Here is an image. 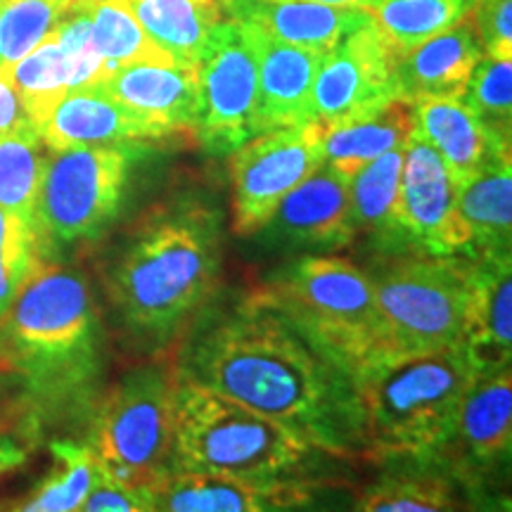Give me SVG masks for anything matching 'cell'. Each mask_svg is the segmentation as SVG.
I'll return each instance as SVG.
<instances>
[{
	"label": "cell",
	"instance_id": "8992f818",
	"mask_svg": "<svg viewBox=\"0 0 512 512\" xmlns=\"http://www.w3.org/2000/svg\"><path fill=\"white\" fill-rule=\"evenodd\" d=\"M316 446L245 403L176 377L174 467L252 482H278L302 467Z\"/></svg>",
	"mask_w": 512,
	"mask_h": 512
},
{
	"label": "cell",
	"instance_id": "ffe728a7",
	"mask_svg": "<svg viewBox=\"0 0 512 512\" xmlns=\"http://www.w3.org/2000/svg\"><path fill=\"white\" fill-rule=\"evenodd\" d=\"M463 349L477 373L510 368L512 358V259L470 256Z\"/></svg>",
	"mask_w": 512,
	"mask_h": 512
},
{
	"label": "cell",
	"instance_id": "7a4b0ae2",
	"mask_svg": "<svg viewBox=\"0 0 512 512\" xmlns=\"http://www.w3.org/2000/svg\"><path fill=\"white\" fill-rule=\"evenodd\" d=\"M221 273V216L197 200L152 209L107 275L124 325L166 342L216 290Z\"/></svg>",
	"mask_w": 512,
	"mask_h": 512
},
{
	"label": "cell",
	"instance_id": "52a82bcc",
	"mask_svg": "<svg viewBox=\"0 0 512 512\" xmlns=\"http://www.w3.org/2000/svg\"><path fill=\"white\" fill-rule=\"evenodd\" d=\"M470 273L472 259L415 252L370 275L384 358L463 347Z\"/></svg>",
	"mask_w": 512,
	"mask_h": 512
},
{
	"label": "cell",
	"instance_id": "4fadbf2b",
	"mask_svg": "<svg viewBox=\"0 0 512 512\" xmlns=\"http://www.w3.org/2000/svg\"><path fill=\"white\" fill-rule=\"evenodd\" d=\"M399 221L408 247L425 254H467L470 233L458 209V185L437 150L411 133L403 145Z\"/></svg>",
	"mask_w": 512,
	"mask_h": 512
},
{
	"label": "cell",
	"instance_id": "e575fe53",
	"mask_svg": "<svg viewBox=\"0 0 512 512\" xmlns=\"http://www.w3.org/2000/svg\"><path fill=\"white\" fill-rule=\"evenodd\" d=\"M453 486L437 475H399L370 486L356 510L366 512H437L456 510Z\"/></svg>",
	"mask_w": 512,
	"mask_h": 512
},
{
	"label": "cell",
	"instance_id": "d590c367",
	"mask_svg": "<svg viewBox=\"0 0 512 512\" xmlns=\"http://www.w3.org/2000/svg\"><path fill=\"white\" fill-rule=\"evenodd\" d=\"M41 254L36 230L10 211L0 209V318L43 264Z\"/></svg>",
	"mask_w": 512,
	"mask_h": 512
},
{
	"label": "cell",
	"instance_id": "e0dca14e",
	"mask_svg": "<svg viewBox=\"0 0 512 512\" xmlns=\"http://www.w3.org/2000/svg\"><path fill=\"white\" fill-rule=\"evenodd\" d=\"M304 484L252 482V479L214 475V472L171 470L152 486L155 510L169 512H264L287 510L309 501Z\"/></svg>",
	"mask_w": 512,
	"mask_h": 512
},
{
	"label": "cell",
	"instance_id": "ac0fdd59",
	"mask_svg": "<svg viewBox=\"0 0 512 512\" xmlns=\"http://www.w3.org/2000/svg\"><path fill=\"white\" fill-rule=\"evenodd\" d=\"M36 131L41 133L48 150L100 145L133 147L145 140H162L155 128L128 112L100 83H88L64 93Z\"/></svg>",
	"mask_w": 512,
	"mask_h": 512
},
{
	"label": "cell",
	"instance_id": "1f68e13d",
	"mask_svg": "<svg viewBox=\"0 0 512 512\" xmlns=\"http://www.w3.org/2000/svg\"><path fill=\"white\" fill-rule=\"evenodd\" d=\"M86 5L91 15L95 50L105 62V76L131 62L176 64L150 41L138 19L128 10L126 0H86Z\"/></svg>",
	"mask_w": 512,
	"mask_h": 512
},
{
	"label": "cell",
	"instance_id": "ab89813d",
	"mask_svg": "<svg viewBox=\"0 0 512 512\" xmlns=\"http://www.w3.org/2000/svg\"><path fill=\"white\" fill-rule=\"evenodd\" d=\"M24 460H27V451H24L22 446H17L15 441L10 439L0 441V477L8 475L12 470H17Z\"/></svg>",
	"mask_w": 512,
	"mask_h": 512
},
{
	"label": "cell",
	"instance_id": "b9f144b4",
	"mask_svg": "<svg viewBox=\"0 0 512 512\" xmlns=\"http://www.w3.org/2000/svg\"><path fill=\"white\" fill-rule=\"evenodd\" d=\"M0 3H3V0H0Z\"/></svg>",
	"mask_w": 512,
	"mask_h": 512
},
{
	"label": "cell",
	"instance_id": "7c38bea8",
	"mask_svg": "<svg viewBox=\"0 0 512 512\" xmlns=\"http://www.w3.org/2000/svg\"><path fill=\"white\" fill-rule=\"evenodd\" d=\"M394 62L396 53L373 19L344 36L320 60L313 83V121L320 126L344 124L401 98Z\"/></svg>",
	"mask_w": 512,
	"mask_h": 512
},
{
	"label": "cell",
	"instance_id": "9c48e42d",
	"mask_svg": "<svg viewBox=\"0 0 512 512\" xmlns=\"http://www.w3.org/2000/svg\"><path fill=\"white\" fill-rule=\"evenodd\" d=\"M133 157L121 145L50 150L34 219L41 249L100 238L124 202Z\"/></svg>",
	"mask_w": 512,
	"mask_h": 512
},
{
	"label": "cell",
	"instance_id": "d4e9b609",
	"mask_svg": "<svg viewBox=\"0 0 512 512\" xmlns=\"http://www.w3.org/2000/svg\"><path fill=\"white\" fill-rule=\"evenodd\" d=\"M413 133V102L396 98L344 124L323 126V162L351 178L361 166L403 145Z\"/></svg>",
	"mask_w": 512,
	"mask_h": 512
},
{
	"label": "cell",
	"instance_id": "484cf974",
	"mask_svg": "<svg viewBox=\"0 0 512 512\" xmlns=\"http://www.w3.org/2000/svg\"><path fill=\"white\" fill-rule=\"evenodd\" d=\"M406 145V143H403ZM403 145L384 152L349 178V214L356 238L368 235L384 249H406L399 221V183Z\"/></svg>",
	"mask_w": 512,
	"mask_h": 512
},
{
	"label": "cell",
	"instance_id": "6da1fadb",
	"mask_svg": "<svg viewBox=\"0 0 512 512\" xmlns=\"http://www.w3.org/2000/svg\"><path fill=\"white\" fill-rule=\"evenodd\" d=\"M178 380L245 403L332 456H368L354 375L252 294L192 332Z\"/></svg>",
	"mask_w": 512,
	"mask_h": 512
},
{
	"label": "cell",
	"instance_id": "74e56055",
	"mask_svg": "<svg viewBox=\"0 0 512 512\" xmlns=\"http://www.w3.org/2000/svg\"><path fill=\"white\" fill-rule=\"evenodd\" d=\"M81 510L86 512H150L155 510L150 489L124 484L98 465V475L88 491Z\"/></svg>",
	"mask_w": 512,
	"mask_h": 512
},
{
	"label": "cell",
	"instance_id": "3957f363",
	"mask_svg": "<svg viewBox=\"0 0 512 512\" xmlns=\"http://www.w3.org/2000/svg\"><path fill=\"white\" fill-rule=\"evenodd\" d=\"M100 325L83 275L43 261L0 318V373L15 375L38 411L91 399Z\"/></svg>",
	"mask_w": 512,
	"mask_h": 512
},
{
	"label": "cell",
	"instance_id": "83f0119b",
	"mask_svg": "<svg viewBox=\"0 0 512 512\" xmlns=\"http://www.w3.org/2000/svg\"><path fill=\"white\" fill-rule=\"evenodd\" d=\"M48 155V145L34 124L0 133V209L15 214L31 228Z\"/></svg>",
	"mask_w": 512,
	"mask_h": 512
},
{
	"label": "cell",
	"instance_id": "30bf717a",
	"mask_svg": "<svg viewBox=\"0 0 512 512\" xmlns=\"http://www.w3.org/2000/svg\"><path fill=\"white\" fill-rule=\"evenodd\" d=\"M195 138L211 155H230L264 133L259 119V64L247 31L221 17L197 60Z\"/></svg>",
	"mask_w": 512,
	"mask_h": 512
},
{
	"label": "cell",
	"instance_id": "f546056e",
	"mask_svg": "<svg viewBox=\"0 0 512 512\" xmlns=\"http://www.w3.org/2000/svg\"><path fill=\"white\" fill-rule=\"evenodd\" d=\"M472 0H377L370 19L396 55L444 34L467 17Z\"/></svg>",
	"mask_w": 512,
	"mask_h": 512
},
{
	"label": "cell",
	"instance_id": "44dd1931",
	"mask_svg": "<svg viewBox=\"0 0 512 512\" xmlns=\"http://www.w3.org/2000/svg\"><path fill=\"white\" fill-rule=\"evenodd\" d=\"M221 17L252 24L278 41L328 53L344 36L370 22V12L304 0H219Z\"/></svg>",
	"mask_w": 512,
	"mask_h": 512
},
{
	"label": "cell",
	"instance_id": "5b68a950",
	"mask_svg": "<svg viewBox=\"0 0 512 512\" xmlns=\"http://www.w3.org/2000/svg\"><path fill=\"white\" fill-rule=\"evenodd\" d=\"M252 297L278 311L311 347L354 377L384 358L373 278L347 259L306 256Z\"/></svg>",
	"mask_w": 512,
	"mask_h": 512
},
{
	"label": "cell",
	"instance_id": "d6a6232c",
	"mask_svg": "<svg viewBox=\"0 0 512 512\" xmlns=\"http://www.w3.org/2000/svg\"><path fill=\"white\" fill-rule=\"evenodd\" d=\"M72 0H3L0 3V76L53 34Z\"/></svg>",
	"mask_w": 512,
	"mask_h": 512
},
{
	"label": "cell",
	"instance_id": "f35d334b",
	"mask_svg": "<svg viewBox=\"0 0 512 512\" xmlns=\"http://www.w3.org/2000/svg\"><path fill=\"white\" fill-rule=\"evenodd\" d=\"M27 124H31V121L27 117V112H24L17 93L12 91L10 83L0 79V133L15 131V128Z\"/></svg>",
	"mask_w": 512,
	"mask_h": 512
},
{
	"label": "cell",
	"instance_id": "7402d4cb",
	"mask_svg": "<svg viewBox=\"0 0 512 512\" xmlns=\"http://www.w3.org/2000/svg\"><path fill=\"white\" fill-rule=\"evenodd\" d=\"M413 131L437 150L458 188L498 157L510 155L512 147L479 124L460 98L415 100Z\"/></svg>",
	"mask_w": 512,
	"mask_h": 512
},
{
	"label": "cell",
	"instance_id": "8fae6325",
	"mask_svg": "<svg viewBox=\"0 0 512 512\" xmlns=\"http://www.w3.org/2000/svg\"><path fill=\"white\" fill-rule=\"evenodd\" d=\"M323 164V126L271 128L230 152L233 233L254 238L292 188Z\"/></svg>",
	"mask_w": 512,
	"mask_h": 512
},
{
	"label": "cell",
	"instance_id": "4dcf8cb0",
	"mask_svg": "<svg viewBox=\"0 0 512 512\" xmlns=\"http://www.w3.org/2000/svg\"><path fill=\"white\" fill-rule=\"evenodd\" d=\"M53 451V470L41 479L34 494L15 505L24 512H72L81 510L88 491L98 475V460L93 448L74 439L50 441Z\"/></svg>",
	"mask_w": 512,
	"mask_h": 512
},
{
	"label": "cell",
	"instance_id": "f1b7e54d",
	"mask_svg": "<svg viewBox=\"0 0 512 512\" xmlns=\"http://www.w3.org/2000/svg\"><path fill=\"white\" fill-rule=\"evenodd\" d=\"M0 79L10 83L34 126L41 124L57 105V100L74 88L72 64L57 41L55 31L22 60L12 64Z\"/></svg>",
	"mask_w": 512,
	"mask_h": 512
},
{
	"label": "cell",
	"instance_id": "836d02e7",
	"mask_svg": "<svg viewBox=\"0 0 512 512\" xmlns=\"http://www.w3.org/2000/svg\"><path fill=\"white\" fill-rule=\"evenodd\" d=\"M460 100L498 140L510 145L512 136V60L482 57Z\"/></svg>",
	"mask_w": 512,
	"mask_h": 512
},
{
	"label": "cell",
	"instance_id": "2e32d148",
	"mask_svg": "<svg viewBox=\"0 0 512 512\" xmlns=\"http://www.w3.org/2000/svg\"><path fill=\"white\" fill-rule=\"evenodd\" d=\"M128 112L155 128L159 138L192 133L197 124L195 67L164 62H131L98 81Z\"/></svg>",
	"mask_w": 512,
	"mask_h": 512
},
{
	"label": "cell",
	"instance_id": "60d3db41",
	"mask_svg": "<svg viewBox=\"0 0 512 512\" xmlns=\"http://www.w3.org/2000/svg\"><path fill=\"white\" fill-rule=\"evenodd\" d=\"M304 3H320V5H332V8H356L370 12L377 5V0H304Z\"/></svg>",
	"mask_w": 512,
	"mask_h": 512
},
{
	"label": "cell",
	"instance_id": "5bb4252c",
	"mask_svg": "<svg viewBox=\"0 0 512 512\" xmlns=\"http://www.w3.org/2000/svg\"><path fill=\"white\" fill-rule=\"evenodd\" d=\"M512 441L510 368L477 373L458 403L453 427L430 460L451 467L458 477L482 475L508 458Z\"/></svg>",
	"mask_w": 512,
	"mask_h": 512
},
{
	"label": "cell",
	"instance_id": "8d00e7d4",
	"mask_svg": "<svg viewBox=\"0 0 512 512\" xmlns=\"http://www.w3.org/2000/svg\"><path fill=\"white\" fill-rule=\"evenodd\" d=\"M467 19L486 57L512 60V0H472Z\"/></svg>",
	"mask_w": 512,
	"mask_h": 512
},
{
	"label": "cell",
	"instance_id": "277c9868",
	"mask_svg": "<svg viewBox=\"0 0 512 512\" xmlns=\"http://www.w3.org/2000/svg\"><path fill=\"white\" fill-rule=\"evenodd\" d=\"M475 375L463 347L382 358L356 373L368 456L432 458Z\"/></svg>",
	"mask_w": 512,
	"mask_h": 512
},
{
	"label": "cell",
	"instance_id": "603a6c76",
	"mask_svg": "<svg viewBox=\"0 0 512 512\" xmlns=\"http://www.w3.org/2000/svg\"><path fill=\"white\" fill-rule=\"evenodd\" d=\"M484 57L470 19H460L456 27L396 55V86L403 100L420 98H460L467 81Z\"/></svg>",
	"mask_w": 512,
	"mask_h": 512
},
{
	"label": "cell",
	"instance_id": "9a60e30c",
	"mask_svg": "<svg viewBox=\"0 0 512 512\" xmlns=\"http://www.w3.org/2000/svg\"><path fill=\"white\" fill-rule=\"evenodd\" d=\"M259 235L292 249H342L356 240L349 214V178L328 164L292 188Z\"/></svg>",
	"mask_w": 512,
	"mask_h": 512
},
{
	"label": "cell",
	"instance_id": "4316f807",
	"mask_svg": "<svg viewBox=\"0 0 512 512\" xmlns=\"http://www.w3.org/2000/svg\"><path fill=\"white\" fill-rule=\"evenodd\" d=\"M128 10L150 36L181 67H197L211 29L219 24V0H126Z\"/></svg>",
	"mask_w": 512,
	"mask_h": 512
},
{
	"label": "cell",
	"instance_id": "d6986e66",
	"mask_svg": "<svg viewBox=\"0 0 512 512\" xmlns=\"http://www.w3.org/2000/svg\"><path fill=\"white\" fill-rule=\"evenodd\" d=\"M240 24V22H238ZM259 64V119L264 131L313 121V83L325 53L278 41L252 24H240Z\"/></svg>",
	"mask_w": 512,
	"mask_h": 512
},
{
	"label": "cell",
	"instance_id": "cb8c5ba5",
	"mask_svg": "<svg viewBox=\"0 0 512 512\" xmlns=\"http://www.w3.org/2000/svg\"><path fill=\"white\" fill-rule=\"evenodd\" d=\"M470 247L467 256H510L512 245V164L510 155L498 157L458 188Z\"/></svg>",
	"mask_w": 512,
	"mask_h": 512
},
{
	"label": "cell",
	"instance_id": "ba28073f",
	"mask_svg": "<svg viewBox=\"0 0 512 512\" xmlns=\"http://www.w3.org/2000/svg\"><path fill=\"white\" fill-rule=\"evenodd\" d=\"M176 373L147 363L126 373L102 396L88 446L107 475L150 489L174 467Z\"/></svg>",
	"mask_w": 512,
	"mask_h": 512
}]
</instances>
